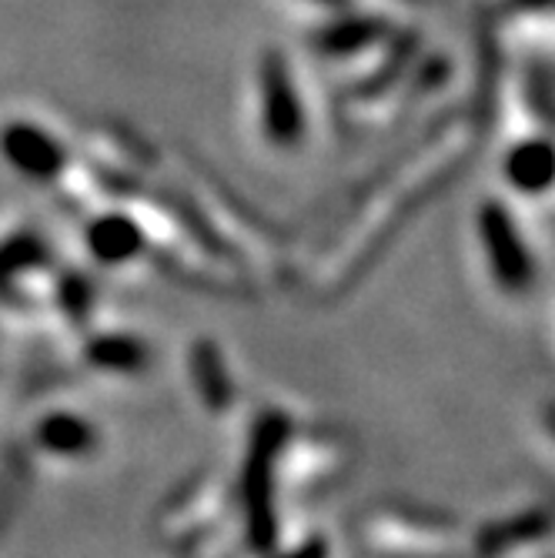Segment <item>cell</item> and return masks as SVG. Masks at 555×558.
Instances as JSON below:
<instances>
[{"label":"cell","instance_id":"obj_4","mask_svg":"<svg viewBox=\"0 0 555 558\" xmlns=\"http://www.w3.org/2000/svg\"><path fill=\"white\" fill-rule=\"evenodd\" d=\"M91 251L108 265H128L144 251V231L128 215H100L87 231Z\"/></svg>","mask_w":555,"mask_h":558},{"label":"cell","instance_id":"obj_3","mask_svg":"<svg viewBox=\"0 0 555 558\" xmlns=\"http://www.w3.org/2000/svg\"><path fill=\"white\" fill-rule=\"evenodd\" d=\"M0 155L14 171L34 181H58L68 171L64 144L34 121H11L0 128Z\"/></svg>","mask_w":555,"mask_h":558},{"label":"cell","instance_id":"obj_1","mask_svg":"<svg viewBox=\"0 0 555 558\" xmlns=\"http://www.w3.org/2000/svg\"><path fill=\"white\" fill-rule=\"evenodd\" d=\"M258 90V131L278 150H294L309 134L305 97H301L291 61L278 47H268L255 71Z\"/></svg>","mask_w":555,"mask_h":558},{"label":"cell","instance_id":"obj_2","mask_svg":"<svg viewBox=\"0 0 555 558\" xmlns=\"http://www.w3.org/2000/svg\"><path fill=\"white\" fill-rule=\"evenodd\" d=\"M479 238H482V255L498 281V288L522 291L532 284L535 265H532V251L522 241L519 225L512 221V211L502 205V201H485L479 208Z\"/></svg>","mask_w":555,"mask_h":558},{"label":"cell","instance_id":"obj_5","mask_svg":"<svg viewBox=\"0 0 555 558\" xmlns=\"http://www.w3.org/2000/svg\"><path fill=\"white\" fill-rule=\"evenodd\" d=\"M506 181L522 194H545L552 184V147L545 137L516 144L506 158Z\"/></svg>","mask_w":555,"mask_h":558},{"label":"cell","instance_id":"obj_7","mask_svg":"<svg viewBox=\"0 0 555 558\" xmlns=\"http://www.w3.org/2000/svg\"><path fill=\"white\" fill-rule=\"evenodd\" d=\"M309 4H318V8H328L335 14H345L351 8V0H309Z\"/></svg>","mask_w":555,"mask_h":558},{"label":"cell","instance_id":"obj_6","mask_svg":"<svg viewBox=\"0 0 555 558\" xmlns=\"http://www.w3.org/2000/svg\"><path fill=\"white\" fill-rule=\"evenodd\" d=\"M37 445L40 451L61 454V459H71V454H84L94 448V432L74 415H50L37 425Z\"/></svg>","mask_w":555,"mask_h":558}]
</instances>
